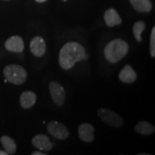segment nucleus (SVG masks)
I'll list each match as a JSON object with an SVG mask.
<instances>
[{
  "label": "nucleus",
  "instance_id": "f257e3e1",
  "mask_svg": "<svg viewBox=\"0 0 155 155\" xmlns=\"http://www.w3.org/2000/svg\"><path fill=\"white\" fill-rule=\"evenodd\" d=\"M86 51L80 43L69 42L65 43L59 53V65L64 70H69L77 62L83 61Z\"/></svg>",
  "mask_w": 155,
  "mask_h": 155
},
{
  "label": "nucleus",
  "instance_id": "f03ea898",
  "mask_svg": "<svg viewBox=\"0 0 155 155\" xmlns=\"http://www.w3.org/2000/svg\"><path fill=\"white\" fill-rule=\"evenodd\" d=\"M129 51V45L121 39H115L106 45L104 55L109 63H116L121 61Z\"/></svg>",
  "mask_w": 155,
  "mask_h": 155
},
{
  "label": "nucleus",
  "instance_id": "7ed1b4c3",
  "mask_svg": "<svg viewBox=\"0 0 155 155\" xmlns=\"http://www.w3.org/2000/svg\"><path fill=\"white\" fill-rule=\"evenodd\" d=\"M4 75L7 81L15 85H22L27 79V71L19 65H9L4 69Z\"/></svg>",
  "mask_w": 155,
  "mask_h": 155
},
{
  "label": "nucleus",
  "instance_id": "20e7f679",
  "mask_svg": "<svg viewBox=\"0 0 155 155\" xmlns=\"http://www.w3.org/2000/svg\"><path fill=\"white\" fill-rule=\"evenodd\" d=\"M98 117L106 124L114 127H121L124 124L122 117L116 112L108 108H101L97 111Z\"/></svg>",
  "mask_w": 155,
  "mask_h": 155
},
{
  "label": "nucleus",
  "instance_id": "39448f33",
  "mask_svg": "<svg viewBox=\"0 0 155 155\" xmlns=\"http://www.w3.org/2000/svg\"><path fill=\"white\" fill-rule=\"evenodd\" d=\"M47 129L50 135L55 138L64 140L68 138L69 131L63 124L56 121H51L48 124Z\"/></svg>",
  "mask_w": 155,
  "mask_h": 155
},
{
  "label": "nucleus",
  "instance_id": "423d86ee",
  "mask_svg": "<svg viewBox=\"0 0 155 155\" xmlns=\"http://www.w3.org/2000/svg\"><path fill=\"white\" fill-rule=\"evenodd\" d=\"M49 90L52 99L56 105L62 106L65 101V92L61 83L53 81L49 83Z\"/></svg>",
  "mask_w": 155,
  "mask_h": 155
},
{
  "label": "nucleus",
  "instance_id": "0eeeda50",
  "mask_svg": "<svg viewBox=\"0 0 155 155\" xmlns=\"http://www.w3.org/2000/svg\"><path fill=\"white\" fill-rule=\"evenodd\" d=\"M32 144L35 148L45 152H49L53 147V143L50 142L49 137L45 134H37L32 140Z\"/></svg>",
  "mask_w": 155,
  "mask_h": 155
},
{
  "label": "nucleus",
  "instance_id": "6e6552de",
  "mask_svg": "<svg viewBox=\"0 0 155 155\" xmlns=\"http://www.w3.org/2000/svg\"><path fill=\"white\" fill-rule=\"evenodd\" d=\"M30 50L36 57H42L46 52V43L41 37L36 36L31 40L30 44Z\"/></svg>",
  "mask_w": 155,
  "mask_h": 155
},
{
  "label": "nucleus",
  "instance_id": "1a4fd4ad",
  "mask_svg": "<svg viewBox=\"0 0 155 155\" xmlns=\"http://www.w3.org/2000/svg\"><path fill=\"white\" fill-rule=\"evenodd\" d=\"M95 129L93 125L88 123H83L78 127V133L81 140L85 142H92L94 140Z\"/></svg>",
  "mask_w": 155,
  "mask_h": 155
},
{
  "label": "nucleus",
  "instance_id": "9d476101",
  "mask_svg": "<svg viewBox=\"0 0 155 155\" xmlns=\"http://www.w3.org/2000/svg\"><path fill=\"white\" fill-rule=\"evenodd\" d=\"M5 48L9 51L14 53H22L25 48L24 41L21 37L12 36L5 42Z\"/></svg>",
  "mask_w": 155,
  "mask_h": 155
},
{
  "label": "nucleus",
  "instance_id": "9b49d317",
  "mask_svg": "<svg viewBox=\"0 0 155 155\" xmlns=\"http://www.w3.org/2000/svg\"><path fill=\"white\" fill-rule=\"evenodd\" d=\"M137 78L135 71L130 65H126L121 70L119 74V79L124 83H132Z\"/></svg>",
  "mask_w": 155,
  "mask_h": 155
},
{
  "label": "nucleus",
  "instance_id": "f8f14e48",
  "mask_svg": "<svg viewBox=\"0 0 155 155\" xmlns=\"http://www.w3.org/2000/svg\"><path fill=\"white\" fill-rule=\"evenodd\" d=\"M104 20L108 27L112 28L115 25H119L121 23L122 20L121 17L118 14L116 9L113 8L108 9L105 12L104 14Z\"/></svg>",
  "mask_w": 155,
  "mask_h": 155
},
{
  "label": "nucleus",
  "instance_id": "ddd939ff",
  "mask_svg": "<svg viewBox=\"0 0 155 155\" xmlns=\"http://www.w3.org/2000/svg\"><path fill=\"white\" fill-rule=\"evenodd\" d=\"M37 100V96L32 91H25L20 96L19 102L22 108L28 109L32 107L35 104Z\"/></svg>",
  "mask_w": 155,
  "mask_h": 155
},
{
  "label": "nucleus",
  "instance_id": "4468645a",
  "mask_svg": "<svg viewBox=\"0 0 155 155\" xmlns=\"http://www.w3.org/2000/svg\"><path fill=\"white\" fill-rule=\"evenodd\" d=\"M136 132L143 135L152 134L155 131V127L152 124L146 121H139L134 127Z\"/></svg>",
  "mask_w": 155,
  "mask_h": 155
},
{
  "label": "nucleus",
  "instance_id": "2eb2a0df",
  "mask_svg": "<svg viewBox=\"0 0 155 155\" xmlns=\"http://www.w3.org/2000/svg\"><path fill=\"white\" fill-rule=\"evenodd\" d=\"M135 10L139 12H149L152 8L150 0H130Z\"/></svg>",
  "mask_w": 155,
  "mask_h": 155
},
{
  "label": "nucleus",
  "instance_id": "dca6fc26",
  "mask_svg": "<svg viewBox=\"0 0 155 155\" xmlns=\"http://www.w3.org/2000/svg\"><path fill=\"white\" fill-rule=\"evenodd\" d=\"M1 143L5 148V152L8 154H14L17 151V146L15 141L8 136H3L1 137Z\"/></svg>",
  "mask_w": 155,
  "mask_h": 155
},
{
  "label": "nucleus",
  "instance_id": "f3484780",
  "mask_svg": "<svg viewBox=\"0 0 155 155\" xmlns=\"http://www.w3.org/2000/svg\"><path fill=\"white\" fill-rule=\"evenodd\" d=\"M146 25L143 21H138V22H135L133 27V34L136 40L139 42H141L142 41V38L141 37V32L144 30Z\"/></svg>",
  "mask_w": 155,
  "mask_h": 155
},
{
  "label": "nucleus",
  "instance_id": "a211bd4d",
  "mask_svg": "<svg viewBox=\"0 0 155 155\" xmlns=\"http://www.w3.org/2000/svg\"><path fill=\"white\" fill-rule=\"evenodd\" d=\"M150 55L152 58L155 57V27L152 28L150 37Z\"/></svg>",
  "mask_w": 155,
  "mask_h": 155
},
{
  "label": "nucleus",
  "instance_id": "6ab92c4d",
  "mask_svg": "<svg viewBox=\"0 0 155 155\" xmlns=\"http://www.w3.org/2000/svg\"><path fill=\"white\" fill-rule=\"evenodd\" d=\"M32 155H46L45 153H43V152H34L32 153Z\"/></svg>",
  "mask_w": 155,
  "mask_h": 155
},
{
  "label": "nucleus",
  "instance_id": "aec40b11",
  "mask_svg": "<svg viewBox=\"0 0 155 155\" xmlns=\"http://www.w3.org/2000/svg\"><path fill=\"white\" fill-rule=\"evenodd\" d=\"M0 155H8L7 152L5 151H2V150H0Z\"/></svg>",
  "mask_w": 155,
  "mask_h": 155
},
{
  "label": "nucleus",
  "instance_id": "412c9836",
  "mask_svg": "<svg viewBox=\"0 0 155 155\" xmlns=\"http://www.w3.org/2000/svg\"><path fill=\"white\" fill-rule=\"evenodd\" d=\"M35 1H36V2H38L41 3V2H44L47 1V0H35Z\"/></svg>",
  "mask_w": 155,
  "mask_h": 155
},
{
  "label": "nucleus",
  "instance_id": "4be33fe9",
  "mask_svg": "<svg viewBox=\"0 0 155 155\" xmlns=\"http://www.w3.org/2000/svg\"><path fill=\"white\" fill-rule=\"evenodd\" d=\"M5 82L6 83V82H7V79H5Z\"/></svg>",
  "mask_w": 155,
  "mask_h": 155
},
{
  "label": "nucleus",
  "instance_id": "5701e85b",
  "mask_svg": "<svg viewBox=\"0 0 155 155\" xmlns=\"http://www.w3.org/2000/svg\"><path fill=\"white\" fill-rule=\"evenodd\" d=\"M64 1H66V0H64Z\"/></svg>",
  "mask_w": 155,
  "mask_h": 155
}]
</instances>
